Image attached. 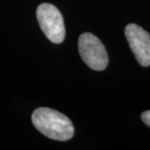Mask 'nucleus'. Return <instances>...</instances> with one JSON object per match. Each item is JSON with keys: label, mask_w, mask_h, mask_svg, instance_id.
I'll use <instances>...</instances> for the list:
<instances>
[{"label": "nucleus", "mask_w": 150, "mask_h": 150, "mask_svg": "<svg viewBox=\"0 0 150 150\" xmlns=\"http://www.w3.org/2000/svg\"><path fill=\"white\" fill-rule=\"evenodd\" d=\"M34 127L47 138L66 141L75 133L71 120L57 110L47 107L37 108L31 117Z\"/></svg>", "instance_id": "obj_1"}, {"label": "nucleus", "mask_w": 150, "mask_h": 150, "mask_svg": "<svg viewBox=\"0 0 150 150\" xmlns=\"http://www.w3.org/2000/svg\"><path fill=\"white\" fill-rule=\"evenodd\" d=\"M37 20L47 39L60 44L65 38V25L61 13L55 6L43 3L37 8Z\"/></svg>", "instance_id": "obj_2"}, {"label": "nucleus", "mask_w": 150, "mask_h": 150, "mask_svg": "<svg viewBox=\"0 0 150 150\" xmlns=\"http://www.w3.org/2000/svg\"><path fill=\"white\" fill-rule=\"evenodd\" d=\"M79 52L82 60L93 70L101 71L108 66V57L103 43L92 33H82L79 39Z\"/></svg>", "instance_id": "obj_3"}, {"label": "nucleus", "mask_w": 150, "mask_h": 150, "mask_svg": "<svg viewBox=\"0 0 150 150\" xmlns=\"http://www.w3.org/2000/svg\"><path fill=\"white\" fill-rule=\"evenodd\" d=\"M125 36L132 52L142 66L150 65V34L136 24L125 27Z\"/></svg>", "instance_id": "obj_4"}, {"label": "nucleus", "mask_w": 150, "mask_h": 150, "mask_svg": "<svg viewBox=\"0 0 150 150\" xmlns=\"http://www.w3.org/2000/svg\"><path fill=\"white\" fill-rule=\"evenodd\" d=\"M142 119L143 121V123L150 128V110L145 111V112H143L142 114Z\"/></svg>", "instance_id": "obj_5"}]
</instances>
